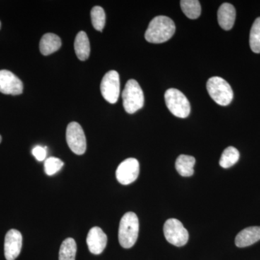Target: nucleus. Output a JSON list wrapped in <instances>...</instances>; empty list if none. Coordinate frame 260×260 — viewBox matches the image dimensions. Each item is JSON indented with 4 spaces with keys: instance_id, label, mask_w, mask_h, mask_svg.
Here are the masks:
<instances>
[{
    "instance_id": "obj_1",
    "label": "nucleus",
    "mask_w": 260,
    "mask_h": 260,
    "mask_svg": "<svg viewBox=\"0 0 260 260\" xmlns=\"http://www.w3.org/2000/svg\"><path fill=\"white\" fill-rule=\"evenodd\" d=\"M175 30V24L172 19L160 15L154 18L149 23L145 38L147 42L161 44L169 40L174 36Z\"/></svg>"
},
{
    "instance_id": "obj_2",
    "label": "nucleus",
    "mask_w": 260,
    "mask_h": 260,
    "mask_svg": "<svg viewBox=\"0 0 260 260\" xmlns=\"http://www.w3.org/2000/svg\"><path fill=\"white\" fill-rule=\"evenodd\" d=\"M139 220L136 214L128 212L121 218L119 229V242L124 249L133 247L138 240Z\"/></svg>"
},
{
    "instance_id": "obj_3",
    "label": "nucleus",
    "mask_w": 260,
    "mask_h": 260,
    "mask_svg": "<svg viewBox=\"0 0 260 260\" xmlns=\"http://www.w3.org/2000/svg\"><path fill=\"white\" fill-rule=\"evenodd\" d=\"M207 90L210 97L219 105H229L234 98V92L227 81L220 77H212L207 82Z\"/></svg>"
},
{
    "instance_id": "obj_4",
    "label": "nucleus",
    "mask_w": 260,
    "mask_h": 260,
    "mask_svg": "<svg viewBox=\"0 0 260 260\" xmlns=\"http://www.w3.org/2000/svg\"><path fill=\"white\" fill-rule=\"evenodd\" d=\"M123 106L126 112L134 114L144 106V93L135 80H128L122 92Z\"/></svg>"
},
{
    "instance_id": "obj_5",
    "label": "nucleus",
    "mask_w": 260,
    "mask_h": 260,
    "mask_svg": "<svg viewBox=\"0 0 260 260\" xmlns=\"http://www.w3.org/2000/svg\"><path fill=\"white\" fill-rule=\"evenodd\" d=\"M165 102L171 113L177 117L184 119L190 114L191 106L187 98L180 90L170 88L165 93Z\"/></svg>"
},
{
    "instance_id": "obj_6",
    "label": "nucleus",
    "mask_w": 260,
    "mask_h": 260,
    "mask_svg": "<svg viewBox=\"0 0 260 260\" xmlns=\"http://www.w3.org/2000/svg\"><path fill=\"white\" fill-rule=\"evenodd\" d=\"M164 233L168 242L176 246H184L189 240V233L177 219L167 220L164 224Z\"/></svg>"
},
{
    "instance_id": "obj_7",
    "label": "nucleus",
    "mask_w": 260,
    "mask_h": 260,
    "mask_svg": "<svg viewBox=\"0 0 260 260\" xmlns=\"http://www.w3.org/2000/svg\"><path fill=\"white\" fill-rule=\"evenodd\" d=\"M66 139L70 150L76 155H83L86 151V138L83 128L78 122L73 121L68 124Z\"/></svg>"
},
{
    "instance_id": "obj_8",
    "label": "nucleus",
    "mask_w": 260,
    "mask_h": 260,
    "mask_svg": "<svg viewBox=\"0 0 260 260\" xmlns=\"http://www.w3.org/2000/svg\"><path fill=\"white\" fill-rule=\"evenodd\" d=\"M101 92L107 102L112 104L117 102L120 94V80L115 70H111L104 75L101 83Z\"/></svg>"
},
{
    "instance_id": "obj_9",
    "label": "nucleus",
    "mask_w": 260,
    "mask_h": 260,
    "mask_svg": "<svg viewBox=\"0 0 260 260\" xmlns=\"http://www.w3.org/2000/svg\"><path fill=\"white\" fill-rule=\"evenodd\" d=\"M140 174V164L137 159L129 158L121 162L116 169V177L123 185H128L138 179Z\"/></svg>"
},
{
    "instance_id": "obj_10",
    "label": "nucleus",
    "mask_w": 260,
    "mask_h": 260,
    "mask_svg": "<svg viewBox=\"0 0 260 260\" xmlns=\"http://www.w3.org/2000/svg\"><path fill=\"white\" fill-rule=\"evenodd\" d=\"M21 80L9 70H0V92L6 95H20L23 93Z\"/></svg>"
},
{
    "instance_id": "obj_11",
    "label": "nucleus",
    "mask_w": 260,
    "mask_h": 260,
    "mask_svg": "<svg viewBox=\"0 0 260 260\" xmlns=\"http://www.w3.org/2000/svg\"><path fill=\"white\" fill-rule=\"evenodd\" d=\"M23 237L19 231L11 229L5 239V256L7 260H15L21 251Z\"/></svg>"
},
{
    "instance_id": "obj_12",
    "label": "nucleus",
    "mask_w": 260,
    "mask_h": 260,
    "mask_svg": "<svg viewBox=\"0 0 260 260\" xmlns=\"http://www.w3.org/2000/svg\"><path fill=\"white\" fill-rule=\"evenodd\" d=\"M88 249L92 254H102L107 244V236L99 227H93L89 231L86 239Z\"/></svg>"
},
{
    "instance_id": "obj_13",
    "label": "nucleus",
    "mask_w": 260,
    "mask_h": 260,
    "mask_svg": "<svg viewBox=\"0 0 260 260\" xmlns=\"http://www.w3.org/2000/svg\"><path fill=\"white\" fill-rule=\"evenodd\" d=\"M259 240L260 227H248L237 234L235 239V244L239 248L246 247L252 245Z\"/></svg>"
},
{
    "instance_id": "obj_14",
    "label": "nucleus",
    "mask_w": 260,
    "mask_h": 260,
    "mask_svg": "<svg viewBox=\"0 0 260 260\" xmlns=\"http://www.w3.org/2000/svg\"><path fill=\"white\" fill-rule=\"evenodd\" d=\"M235 20V8L229 3H223L220 5L218 11L219 25L224 30H231L234 26Z\"/></svg>"
},
{
    "instance_id": "obj_15",
    "label": "nucleus",
    "mask_w": 260,
    "mask_h": 260,
    "mask_svg": "<svg viewBox=\"0 0 260 260\" xmlns=\"http://www.w3.org/2000/svg\"><path fill=\"white\" fill-rule=\"evenodd\" d=\"M61 46L60 38L54 34H46L41 39L39 48L41 53L44 56L49 55L59 50Z\"/></svg>"
},
{
    "instance_id": "obj_16",
    "label": "nucleus",
    "mask_w": 260,
    "mask_h": 260,
    "mask_svg": "<svg viewBox=\"0 0 260 260\" xmlns=\"http://www.w3.org/2000/svg\"><path fill=\"white\" fill-rule=\"evenodd\" d=\"M75 51L78 59L86 60L90 52V42L86 32L80 31L77 34L74 44Z\"/></svg>"
},
{
    "instance_id": "obj_17",
    "label": "nucleus",
    "mask_w": 260,
    "mask_h": 260,
    "mask_svg": "<svg viewBox=\"0 0 260 260\" xmlns=\"http://www.w3.org/2000/svg\"><path fill=\"white\" fill-rule=\"evenodd\" d=\"M195 162L196 160L194 157L191 155H180L176 160V169L181 177H191L194 174Z\"/></svg>"
},
{
    "instance_id": "obj_18",
    "label": "nucleus",
    "mask_w": 260,
    "mask_h": 260,
    "mask_svg": "<svg viewBox=\"0 0 260 260\" xmlns=\"http://www.w3.org/2000/svg\"><path fill=\"white\" fill-rule=\"evenodd\" d=\"M76 252V242L73 238H68L61 243L59 249V260H75Z\"/></svg>"
},
{
    "instance_id": "obj_19",
    "label": "nucleus",
    "mask_w": 260,
    "mask_h": 260,
    "mask_svg": "<svg viewBox=\"0 0 260 260\" xmlns=\"http://www.w3.org/2000/svg\"><path fill=\"white\" fill-rule=\"evenodd\" d=\"M239 157H240V154L237 148L232 146L228 147L222 153L219 164L224 169H229L237 164Z\"/></svg>"
},
{
    "instance_id": "obj_20",
    "label": "nucleus",
    "mask_w": 260,
    "mask_h": 260,
    "mask_svg": "<svg viewBox=\"0 0 260 260\" xmlns=\"http://www.w3.org/2000/svg\"><path fill=\"white\" fill-rule=\"evenodd\" d=\"M181 10L187 18L197 19L201 14V5L198 0H181Z\"/></svg>"
},
{
    "instance_id": "obj_21",
    "label": "nucleus",
    "mask_w": 260,
    "mask_h": 260,
    "mask_svg": "<svg viewBox=\"0 0 260 260\" xmlns=\"http://www.w3.org/2000/svg\"><path fill=\"white\" fill-rule=\"evenodd\" d=\"M249 45L253 52L260 53V17L254 20L249 35Z\"/></svg>"
},
{
    "instance_id": "obj_22",
    "label": "nucleus",
    "mask_w": 260,
    "mask_h": 260,
    "mask_svg": "<svg viewBox=\"0 0 260 260\" xmlns=\"http://www.w3.org/2000/svg\"><path fill=\"white\" fill-rule=\"evenodd\" d=\"M90 16L94 28L99 31H102L106 23V15L104 9L102 7H94L90 12Z\"/></svg>"
},
{
    "instance_id": "obj_23",
    "label": "nucleus",
    "mask_w": 260,
    "mask_h": 260,
    "mask_svg": "<svg viewBox=\"0 0 260 260\" xmlns=\"http://www.w3.org/2000/svg\"><path fill=\"white\" fill-rule=\"evenodd\" d=\"M63 166H64V162L61 161L60 159L55 157H50L46 160L44 169L48 176H53L60 171Z\"/></svg>"
},
{
    "instance_id": "obj_24",
    "label": "nucleus",
    "mask_w": 260,
    "mask_h": 260,
    "mask_svg": "<svg viewBox=\"0 0 260 260\" xmlns=\"http://www.w3.org/2000/svg\"><path fill=\"white\" fill-rule=\"evenodd\" d=\"M32 154L36 159L39 161H43L47 158V149L44 147L37 145L32 150Z\"/></svg>"
},
{
    "instance_id": "obj_25",
    "label": "nucleus",
    "mask_w": 260,
    "mask_h": 260,
    "mask_svg": "<svg viewBox=\"0 0 260 260\" xmlns=\"http://www.w3.org/2000/svg\"><path fill=\"white\" fill-rule=\"evenodd\" d=\"M1 141H2V137H1V135H0V143H1Z\"/></svg>"
},
{
    "instance_id": "obj_26",
    "label": "nucleus",
    "mask_w": 260,
    "mask_h": 260,
    "mask_svg": "<svg viewBox=\"0 0 260 260\" xmlns=\"http://www.w3.org/2000/svg\"><path fill=\"white\" fill-rule=\"evenodd\" d=\"M0 27H1V22H0Z\"/></svg>"
}]
</instances>
